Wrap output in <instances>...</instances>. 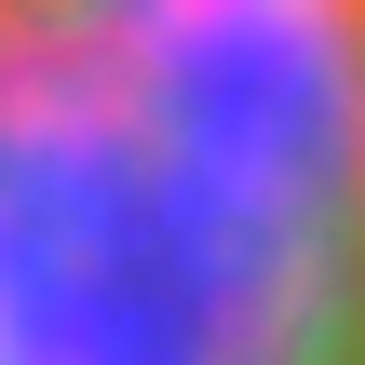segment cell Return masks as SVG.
<instances>
[{
	"label": "cell",
	"instance_id": "obj_1",
	"mask_svg": "<svg viewBox=\"0 0 365 365\" xmlns=\"http://www.w3.org/2000/svg\"><path fill=\"white\" fill-rule=\"evenodd\" d=\"M0 365H365V0H0Z\"/></svg>",
	"mask_w": 365,
	"mask_h": 365
}]
</instances>
